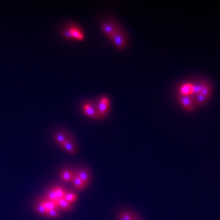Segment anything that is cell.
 Segmentation results:
<instances>
[{
  "label": "cell",
  "mask_w": 220,
  "mask_h": 220,
  "mask_svg": "<svg viewBox=\"0 0 220 220\" xmlns=\"http://www.w3.org/2000/svg\"><path fill=\"white\" fill-rule=\"evenodd\" d=\"M109 38L119 49H124L127 45V35L121 25Z\"/></svg>",
  "instance_id": "6da1fadb"
},
{
  "label": "cell",
  "mask_w": 220,
  "mask_h": 220,
  "mask_svg": "<svg viewBox=\"0 0 220 220\" xmlns=\"http://www.w3.org/2000/svg\"><path fill=\"white\" fill-rule=\"evenodd\" d=\"M109 106L110 101L108 97L103 96L99 99L97 105H95L98 118H103L107 115L109 112Z\"/></svg>",
  "instance_id": "7a4b0ae2"
},
{
  "label": "cell",
  "mask_w": 220,
  "mask_h": 220,
  "mask_svg": "<svg viewBox=\"0 0 220 220\" xmlns=\"http://www.w3.org/2000/svg\"><path fill=\"white\" fill-rule=\"evenodd\" d=\"M119 26L120 25L116 20L108 19L101 22V29L103 33L109 37Z\"/></svg>",
  "instance_id": "3957f363"
},
{
  "label": "cell",
  "mask_w": 220,
  "mask_h": 220,
  "mask_svg": "<svg viewBox=\"0 0 220 220\" xmlns=\"http://www.w3.org/2000/svg\"><path fill=\"white\" fill-rule=\"evenodd\" d=\"M179 101L183 108L188 112H191L196 108L192 95H180L179 97Z\"/></svg>",
  "instance_id": "277c9868"
},
{
  "label": "cell",
  "mask_w": 220,
  "mask_h": 220,
  "mask_svg": "<svg viewBox=\"0 0 220 220\" xmlns=\"http://www.w3.org/2000/svg\"><path fill=\"white\" fill-rule=\"evenodd\" d=\"M83 109L84 114L92 119H97L98 115L95 108V105L92 103H86L83 106Z\"/></svg>",
  "instance_id": "5b68a950"
},
{
  "label": "cell",
  "mask_w": 220,
  "mask_h": 220,
  "mask_svg": "<svg viewBox=\"0 0 220 220\" xmlns=\"http://www.w3.org/2000/svg\"><path fill=\"white\" fill-rule=\"evenodd\" d=\"M179 92L180 95L191 96L193 95V85L192 83H185L182 84L179 89Z\"/></svg>",
  "instance_id": "8992f818"
},
{
  "label": "cell",
  "mask_w": 220,
  "mask_h": 220,
  "mask_svg": "<svg viewBox=\"0 0 220 220\" xmlns=\"http://www.w3.org/2000/svg\"><path fill=\"white\" fill-rule=\"evenodd\" d=\"M208 80L205 78H199L196 81L193 82V95L198 94L201 92L205 84Z\"/></svg>",
  "instance_id": "52a82bcc"
},
{
  "label": "cell",
  "mask_w": 220,
  "mask_h": 220,
  "mask_svg": "<svg viewBox=\"0 0 220 220\" xmlns=\"http://www.w3.org/2000/svg\"><path fill=\"white\" fill-rule=\"evenodd\" d=\"M61 147L63 148V149L65 151H66L69 154H74L77 151L75 143L74 140L70 137L67 139V140L63 144V145Z\"/></svg>",
  "instance_id": "ba28073f"
},
{
  "label": "cell",
  "mask_w": 220,
  "mask_h": 220,
  "mask_svg": "<svg viewBox=\"0 0 220 220\" xmlns=\"http://www.w3.org/2000/svg\"><path fill=\"white\" fill-rule=\"evenodd\" d=\"M192 97H193L194 103L196 108L204 105L205 103H207V101L210 99V98L206 97L205 95H204L202 94H198L196 95H192Z\"/></svg>",
  "instance_id": "9c48e42d"
},
{
  "label": "cell",
  "mask_w": 220,
  "mask_h": 220,
  "mask_svg": "<svg viewBox=\"0 0 220 220\" xmlns=\"http://www.w3.org/2000/svg\"><path fill=\"white\" fill-rule=\"evenodd\" d=\"M76 174L79 177V178L81 180L83 181V182L86 184V186H88L91 179V176L89 171H88L84 169H80L77 171Z\"/></svg>",
  "instance_id": "30bf717a"
},
{
  "label": "cell",
  "mask_w": 220,
  "mask_h": 220,
  "mask_svg": "<svg viewBox=\"0 0 220 220\" xmlns=\"http://www.w3.org/2000/svg\"><path fill=\"white\" fill-rule=\"evenodd\" d=\"M70 31L72 38H75L78 40H83L84 39V34L81 30L78 28L77 26H72L69 29Z\"/></svg>",
  "instance_id": "8fae6325"
},
{
  "label": "cell",
  "mask_w": 220,
  "mask_h": 220,
  "mask_svg": "<svg viewBox=\"0 0 220 220\" xmlns=\"http://www.w3.org/2000/svg\"><path fill=\"white\" fill-rule=\"evenodd\" d=\"M72 183L74 187L79 191H82L84 190V188L87 187L86 184L83 182V181L81 180L76 174H75L74 179L72 180Z\"/></svg>",
  "instance_id": "7c38bea8"
},
{
  "label": "cell",
  "mask_w": 220,
  "mask_h": 220,
  "mask_svg": "<svg viewBox=\"0 0 220 220\" xmlns=\"http://www.w3.org/2000/svg\"><path fill=\"white\" fill-rule=\"evenodd\" d=\"M69 137L67 134L63 132L58 133L54 136V138L58 144H59L61 146L63 145V144L67 140Z\"/></svg>",
  "instance_id": "4fadbf2b"
},
{
  "label": "cell",
  "mask_w": 220,
  "mask_h": 220,
  "mask_svg": "<svg viewBox=\"0 0 220 220\" xmlns=\"http://www.w3.org/2000/svg\"><path fill=\"white\" fill-rule=\"evenodd\" d=\"M75 174L70 170H64L62 171L61 174V178L63 181L65 182H72Z\"/></svg>",
  "instance_id": "5bb4252c"
},
{
  "label": "cell",
  "mask_w": 220,
  "mask_h": 220,
  "mask_svg": "<svg viewBox=\"0 0 220 220\" xmlns=\"http://www.w3.org/2000/svg\"><path fill=\"white\" fill-rule=\"evenodd\" d=\"M57 206L60 207L61 208L66 210V211H69V210H70L72 209L71 204L68 202L64 198L58 200V201H57Z\"/></svg>",
  "instance_id": "9a60e30c"
},
{
  "label": "cell",
  "mask_w": 220,
  "mask_h": 220,
  "mask_svg": "<svg viewBox=\"0 0 220 220\" xmlns=\"http://www.w3.org/2000/svg\"><path fill=\"white\" fill-rule=\"evenodd\" d=\"M42 203L43 204V205L44 207L45 208L46 211H49V210H53V209H54V208H57L58 207L57 202L51 201H49L48 199L42 201Z\"/></svg>",
  "instance_id": "2e32d148"
},
{
  "label": "cell",
  "mask_w": 220,
  "mask_h": 220,
  "mask_svg": "<svg viewBox=\"0 0 220 220\" xmlns=\"http://www.w3.org/2000/svg\"><path fill=\"white\" fill-rule=\"evenodd\" d=\"M64 199L70 204H72L77 201L78 198L77 194H75L74 193H66Z\"/></svg>",
  "instance_id": "e0dca14e"
},
{
  "label": "cell",
  "mask_w": 220,
  "mask_h": 220,
  "mask_svg": "<svg viewBox=\"0 0 220 220\" xmlns=\"http://www.w3.org/2000/svg\"><path fill=\"white\" fill-rule=\"evenodd\" d=\"M135 217L129 212L122 211L119 215V220H133Z\"/></svg>",
  "instance_id": "ac0fdd59"
},
{
  "label": "cell",
  "mask_w": 220,
  "mask_h": 220,
  "mask_svg": "<svg viewBox=\"0 0 220 220\" xmlns=\"http://www.w3.org/2000/svg\"><path fill=\"white\" fill-rule=\"evenodd\" d=\"M47 199L51 201H53L55 202H57L58 201V198L57 196L56 193H55V191L54 190V188L50 190L48 193H47Z\"/></svg>",
  "instance_id": "d6986e66"
},
{
  "label": "cell",
  "mask_w": 220,
  "mask_h": 220,
  "mask_svg": "<svg viewBox=\"0 0 220 220\" xmlns=\"http://www.w3.org/2000/svg\"><path fill=\"white\" fill-rule=\"evenodd\" d=\"M54 190L55 191V193H56L57 196L58 198V199H63L65 196L66 194V192L64 191V190H63V188H60V187H55L54 188Z\"/></svg>",
  "instance_id": "ffe728a7"
},
{
  "label": "cell",
  "mask_w": 220,
  "mask_h": 220,
  "mask_svg": "<svg viewBox=\"0 0 220 220\" xmlns=\"http://www.w3.org/2000/svg\"><path fill=\"white\" fill-rule=\"evenodd\" d=\"M46 216L50 217V218H57L60 215V213L58 211V210H57V208H54L49 211H47L46 213Z\"/></svg>",
  "instance_id": "44dd1931"
},
{
  "label": "cell",
  "mask_w": 220,
  "mask_h": 220,
  "mask_svg": "<svg viewBox=\"0 0 220 220\" xmlns=\"http://www.w3.org/2000/svg\"><path fill=\"white\" fill-rule=\"evenodd\" d=\"M37 211L40 213V214H44V215H46V210L45 209V208L44 207L43 204L41 202H40V204L37 205V208H36Z\"/></svg>",
  "instance_id": "7402d4cb"
},
{
  "label": "cell",
  "mask_w": 220,
  "mask_h": 220,
  "mask_svg": "<svg viewBox=\"0 0 220 220\" xmlns=\"http://www.w3.org/2000/svg\"><path fill=\"white\" fill-rule=\"evenodd\" d=\"M64 36H65L67 38H69V39H71V38H72V35H71V34H70V31H69V30L66 31L64 32Z\"/></svg>",
  "instance_id": "603a6c76"
},
{
  "label": "cell",
  "mask_w": 220,
  "mask_h": 220,
  "mask_svg": "<svg viewBox=\"0 0 220 220\" xmlns=\"http://www.w3.org/2000/svg\"><path fill=\"white\" fill-rule=\"evenodd\" d=\"M133 220H138V219H136V218H134V219H133Z\"/></svg>",
  "instance_id": "cb8c5ba5"
}]
</instances>
